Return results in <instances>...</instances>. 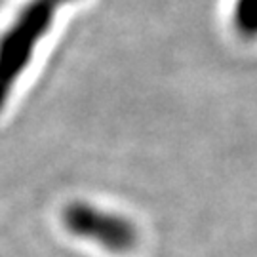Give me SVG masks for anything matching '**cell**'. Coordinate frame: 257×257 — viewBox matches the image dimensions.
<instances>
[{
  "mask_svg": "<svg viewBox=\"0 0 257 257\" xmlns=\"http://www.w3.org/2000/svg\"><path fill=\"white\" fill-rule=\"evenodd\" d=\"M69 0H31L0 37V110L31 61L40 38L52 27L57 6Z\"/></svg>",
  "mask_w": 257,
  "mask_h": 257,
  "instance_id": "obj_1",
  "label": "cell"
},
{
  "mask_svg": "<svg viewBox=\"0 0 257 257\" xmlns=\"http://www.w3.org/2000/svg\"><path fill=\"white\" fill-rule=\"evenodd\" d=\"M65 229L76 238L90 240L110 253H128L139 244L138 227L126 215L74 200L63 210Z\"/></svg>",
  "mask_w": 257,
  "mask_h": 257,
  "instance_id": "obj_2",
  "label": "cell"
}]
</instances>
